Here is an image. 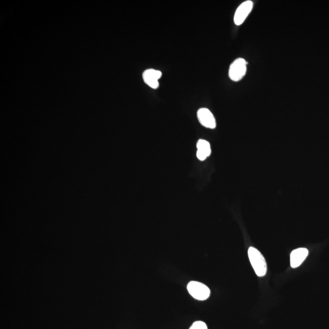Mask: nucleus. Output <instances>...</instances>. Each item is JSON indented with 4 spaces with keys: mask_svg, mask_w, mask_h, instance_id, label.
I'll return each mask as SVG.
<instances>
[{
    "mask_svg": "<svg viewBox=\"0 0 329 329\" xmlns=\"http://www.w3.org/2000/svg\"><path fill=\"white\" fill-rule=\"evenodd\" d=\"M197 116L199 123L205 128L209 129L216 128L215 118L209 109L207 108L199 109L197 111Z\"/></svg>",
    "mask_w": 329,
    "mask_h": 329,
    "instance_id": "obj_6",
    "label": "nucleus"
},
{
    "mask_svg": "<svg viewBox=\"0 0 329 329\" xmlns=\"http://www.w3.org/2000/svg\"><path fill=\"white\" fill-rule=\"evenodd\" d=\"M247 64L245 59L240 58L235 59L231 64L229 70V76L230 80L234 82L242 80L247 73Z\"/></svg>",
    "mask_w": 329,
    "mask_h": 329,
    "instance_id": "obj_2",
    "label": "nucleus"
},
{
    "mask_svg": "<svg viewBox=\"0 0 329 329\" xmlns=\"http://www.w3.org/2000/svg\"><path fill=\"white\" fill-rule=\"evenodd\" d=\"M247 252L250 262L255 273L259 277H263L266 274L267 264L263 255L254 247H250Z\"/></svg>",
    "mask_w": 329,
    "mask_h": 329,
    "instance_id": "obj_1",
    "label": "nucleus"
},
{
    "mask_svg": "<svg viewBox=\"0 0 329 329\" xmlns=\"http://www.w3.org/2000/svg\"><path fill=\"white\" fill-rule=\"evenodd\" d=\"M197 156L200 161H204L211 154V145L206 140L200 139L197 143Z\"/></svg>",
    "mask_w": 329,
    "mask_h": 329,
    "instance_id": "obj_8",
    "label": "nucleus"
},
{
    "mask_svg": "<svg viewBox=\"0 0 329 329\" xmlns=\"http://www.w3.org/2000/svg\"><path fill=\"white\" fill-rule=\"evenodd\" d=\"M308 255V249L304 248V247L295 249L290 255L291 266L293 268H297L303 263Z\"/></svg>",
    "mask_w": 329,
    "mask_h": 329,
    "instance_id": "obj_7",
    "label": "nucleus"
},
{
    "mask_svg": "<svg viewBox=\"0 0 329 329\" xmlns=\"http://www.w3.org/2000/svg\"><path fill=\"white\" fill-rule=\"evenodd\" d=\"M254 3L251 0L243 2L235 11L233 21L236 25L240 26L245 22L253 8Z\"/></svg>",
    "mask_w": 329,
    "mask_h": 329,
    "instance_id": "obj_4",
    "label": "nucleus"
},
{
    "mask_svg": "<svg viewBox=\"0 0 329 329\" xmlns=\"http://www.w3.org/2000/svg\"><path fill=\"white\" fill-rule=\"evenodd\" d=\"M189 329H208V328L204 322L199 321L195 322Z\"/></svg>",
    "mask_w": 329,
    "mask_h": 329,
    "instance_id": "obj_9",
    "label": "nucleus"
},
{
    "mask_svg": "<svg viewBox=\"0 0 329 329\" xmlns=\"http://www.w3.org/2000/svg\"><path fill=\"white\" fill-rule=\"evenodd\" d=\"M187 290L193 297L199 300H206L211 295V290L207 286L197 281L188 283Z\"/></svg>",
    "mask_w": 329,
    "mask_h": 329,
    "instance_id": "obj_3",
    "label": "nucleus"
},
{
    "mask_svg": "<svg viewBox=\"0 0 329 329\" xmlns=\"http://www.w3.org/2000/svg\"><path fill=\"white\" fill-rule=\"evenodd\" d=\"M162 73L160 70L153 68H149L143 73L142 78L145 84L148 85L152 89H158L159 87V80L161 78Z\"/></svg>",
    "mask_w": 329,
    "mask_h": 329,
    "instance_id": "obj_5",
    "label": "nucleus"
}]
</instances>
